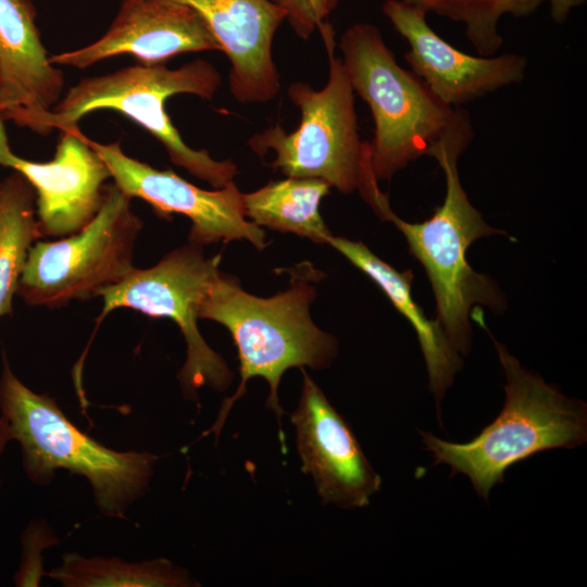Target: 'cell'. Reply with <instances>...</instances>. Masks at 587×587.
<instances>
[{
  "label": "cell",
  "instance_id": "6da1fadb",
  "mask_svg": "<svg viewBox=\"0 0 587 587\" xmlns=\"http://www.w3.org/2000/svg\"><path fill=\"white\" fill-rule=\"evenodd\" d=\"M473 138L471 117L458 109L447 132L430 148L428 157L437 160L446 178L444 202L433 215L420 223L400 218L380 191L370 160L363 168L358 190L374 212L403 234L410 252L422 263L436 300L437 321L453 348L461 355L471 349V314L478 305L501 311L504 300L495 283L479 274L467 262L466 252L477 239L503 230L488 225L470 202L462 187L458 159Z\"/></svg>",
  "mask_w": 587,
  "mask_h": 587
},
{
  "label": "cell",
  "instance_id": "7a4b0ae2",
  "mask_svg": "<svg viewBox=\"0 0 587 587\" xmlns=\"http://www.w3.org/2000/svg\"><path fill=\"white\" fill-rule=\"evenodd\" d=\"M312 267L292 276L289 287L270 298L245 291L237 277L218 272L200 302L198 317L225 326L236 345L240 361V384L236 392L224 400L215 424L207 432L216 436L233 404L246 391L247 382L263 377L270 386L266 405L279 424V438L286 451L280 426L284 414L278 402V386L290 367L328 366L337 354V341L321 330L312 321L310 305L316 291Z\"/></svg>",
  "mask_w": 587,
  "mask_h": 587
},
{
  "label": "cell",
  "instance_id": "3957f363",
  "mask_svg": "<svg viewBox=\"0 0 587 587\" xmlns=\"http://www.w3.org/2000/svg\"><path fill=\"white\" fill-rule=\"evenodd\" d=\"M0 412L21 448L24 472L36 485H49L59 470L82 475L100 512L120 519L149 489L158 455L115 451L80 432L53 398L33 391L14 374L4 350Z\"/></svg>",
  "mask_w": 587,
  "mask_h": 587
},
{
  "label": "cell",
  "instance_id": "277c9868",
  "mask_svg": "<svg viewBox=\"0 0 587 587\" xmlns=\"http://www.w3.org/2000/svg\"><path fill=\"white\" fill-rule=\"evenodd\" d=\"M490 336L505 375V400L500 414L464 444L419 430L435 464L449 465L451 475L467 476L485 500L515 463L549 449H573L587 440L585 402L565 396L539 375L526 371Z\"/></svg>",
  "mask_w": 587,
  "mask_h": 587
},
{
  "label": "cell",
  "instance_id": "5b68a950",
  "mask_svg": "<svg viewBox=\"0 0 587 587\" xmlns=\"http://www.w3.org/2000/svg\"><path fill=\"white\" fill-rule=\"evenodd\" d=\"M220 85L218 71L201 59L174 70L164 64L138 63L79 80L35 122L32 130L46 136L54 128L64 130L76 126L88 113L116 111L155 137L175 165L213 188H222L238 174L235 163L215 160L207 150L190 148L165 111L166 100L174 95L189 93L211 100Z\"/></svg>",
  "mask_w": 587,
  "mask_h": 587
},
{
  "label": "cell",
  "instance_id": "8992f818",
  "mask_svg": "<svg viewBox=\"0 0 587 587\" xmlns=\"http://www.w3.org/2000/svg\"><path fill=\"white\" fill-rule=\"evenodd\" d=\"M338 47L351 87L373 116L374 136L369 142L373 174L378 182L389 180L428 154L459 108L444 103L417 75L400 66L375 25H351Z\"/></svg>",
  "mask_w": 587,
  "mask_h": 587
},
{
  "label": "cell",
  "instance_id": "52a82bcc",
  "mask_svg": "<svg viewBox=\"0 0 587 587\" xmlns=\"http://www.w3.org/2000/svg\"><path fill=\"white\" fill-rule=\"evenodd\" d=\"M319 32L329 62L326 85L316 90L292 83L287 95L300 110L298 127L289 133L276 124L253 135L248 145L259 155L273 151L270 166L287 177L323 179L350 193L360 186L369 142L360 140L354 91L341 58L335 54L334 28L327 23Z\"/></svg>",
  "mask_w": 587,
  "mask_h": 587
},
{
  "label": "cell",
  "instance_id": "ba28073f",
  "mask_svg": "<svg viewBox=\"0 0 587 587\" xmlns=\"http://www.w3.org/2000/svg\"><path fill=\"white\" fill-rule=\"evenodd\" d=\"M132 198L114 183L105 186L95 217L80 230L29 248L16 295L29 307L57 309L73 300L99 297L134 268V251L143 223Z\"/></svg>",
  "mask_w": 587,
  "mask_h": 587
},
{
  "label": "cell",
  "instance_id": "9c48e42d",
  "mask_svg": "<svg viewBox=\"0 0 587 587\" xmlns=\"http://www.w3.org/2000/svg\"><path fill=\"white\" fill-rule=\"evenodd\" d=\"M220 262L221 254L207 258L203 247L188 242L150 267H135L120 283L99 294L103 307L97 325L120 308L176 323L187 346L186 361L178 373L186 397L203 386L224 390L233 377L224 359L210 348L197 325L200 302L221 271Z\"/></svg>",
  "mask_w": 587,
  "mask_h": 587
},
{
  "label": "cell",
  "instance_id": "30bf717a",
  "mask_svg": "<svg viewBox=\"0 0 587 587\" xmlns=\"http://www.w3.org/2000/svg\"><path fill=\"white\" fill-rule=\"evenodd\" d=\"M86 140L125 195L146 201L162 218H171L173 214L188 217L189 242L204 247L246 239L259 250L266 247L265 232L245 216L242 192L234 182L205 190L172 170H158L127 155L118 141L100 143L87 137Z\"/></svg>",
  "mask_w": 587,
  "mask_h": 587
},
{
  "label": "cell",
  "instance_id": "8fae6325",
  "mask_svg": "<svg viewBox=\"0 0 587 587\" xmlns=\"http://www.w3.org/2000/svg\"><path fill=\"white\" fill-rule=\"evenodd\" d=\"M54 157L36 162L15 154L0 116V165L21 173L36 195L42 237L61 238L80 230L98 213L110 171L77 126L61 130Z\"/></svg>",
  "mask_w": 587,
  "mask_h": 587
},
{
  "label": "cell",
  "instance_id": "7c38bea8",
  "mask_svg": "<svg viewBox=\"0 0 587 587\" xmlns=\"http://www.w3.org/2000/svg\"><path fill=\"white\" fill-rule=\"evenodd\" d=\"M382 10L409 45L404 59L411 71L439 100L452 108L521 84L525 78V55H471L441 38L421 9L403 0H385Z\"/></svg>",
  "mask_w": 587,
  "mask_h": 587
},
{
  "label": "cell",
  "instance_id": "4fadbf2b",
  "mask_svg": "<svg viewBox=\"0 0 587 587\" xmlns=\"http://www.w3.org/2000/svg\"><path fill=\"white\" fill-rule=\"evenodd\" d=\"M303 387L291 414L301 471L310 474L324 503L363 508L382 485L353 432L302 367Z\"/></svg>",
  "mask_w": 587,
  "mask_h": 587
},
{
  "label": "cell",
  "instance_id": "5bb4252c",
  "mask_svg": "<svg viewBox=\"0 0 587 587\" xmlns=\"http://www.w3.org/2000/svg\"><path fill=\"white\" fill-rule=\"evenodd\" d=\"M221 51L202 16L176 0H122L108 30L95 42L50 55L54 65L87 68L129 54L141 64H164L186 52Z\"/></svg>",
  "mask_w": 587,
  "mask_h": 587
},
{
  "label": "cell",
  "instance_id": "9a60e30c",
  "mask_svg": "<svg viewBox=\"0 0 587 587\" xmlns=\"http://www.w3.org/2000/svg\"><path fill=\"white\" fill-rule=\"evenodd\" d=\"M204 20L229 62V90L240 103H264L279 92L272 55L285 11L271 0H176Z\"/></svg>",
  "mask_w": 587,
  "mask_h": 587
},
{
  "label": "cell",
  "instance_id": "2e32d148",
  "mask_svg": "<svg viewBox=\"0 0 587 587\" xmlns=\"http://www.w3.org/2000/svg\"><path fill=\"white\" fill-rule=\"evenodd\" d=\"M63 72L50 62L32 0H0V115L20 127L60 100Z\"/></svg>",
  "mask_w": 587,
  "mask_h": 587
},
{
  "label": "cell",
  "instance_id": "e0dca14e",
  "mask_svg": "<svg viewBox=\"0 0 587 587\" xmlns=\"http://www.w3.org/2000/svg\"><path fill=\"white\" fill-rule=\"evenodd\" d=\"M327 243L375 282L395 308L410 322L417 335L426 364L429 388L439 411L447 389L452 385L455 374L462 366V360L439 322L429 320L413 300L411 271L398 272L360 241L332 235Z\"/></svg>",
  "mask_w": 587,
  "mask_h": 587
},
{
  "label": "cell",
  "instance_id": "ac0fdd59",
  "mask_svg": "<svg viewBox=\"0 0 587 587\" xmlns=\"http://www.w3.org/2000/svg\"><path fill=\"white\" fill-rule=\"evenodd\" d=\"M330 185L319 178L287 177L242 193L245 216L257 226L291 233L317 243L332 236L320 205Z\"/></svg>",
  "mask_w": 587,
  "mask_h": 587
},
{
  "label": "cell",
  "instance_id": "d6986e66",
  "mask_svg": "<svg viewBox=\"0 0 587 587\" xmlns=\"http://www.w3.org/2000/svg\"><path fill=\"white\" fill-rule=\"evenodd\" d=\"M41 238L35 190L12 170L0 189V317L13 314V298L28 250Z\"/></svg>",
  "mask_w": 587,
  "mask_h": 587
},
{
  "label": "cell",
  "instance_id": "ffe728a7",
  "mask_svg": "<svg viewBox=\"0 0 587 587\" xmlns=\"http://www.w3.org/2000/svg\"><path fill=\"white\" fill-rule=\"evenodd\" d=\"M47 576L64 587H184L193 586L186 570L158 558L127 562L120 558L91 557L78 553L63 555L62 564Z\"/></svg>",
  "mask_w": 587,
  "mask_h": 587
},
{
  "label": "cell",
  "instance_id": "44dd1931",
  "mask_svg": "<svg viewBox=\"0 0 587 587\" xmlns=\"http://www.w3.org/2000/svg\"><path fill=\"white\" fill-rule=\"evenodd\" d=\"M425 13H435L465 27L479 55H495L503 43L499 22L504 15L528 16L546 0H403Z\"/></svg>",
  "mask_w": 587,
  "mask_h": 587
},
{
  "label": "cell",
  "instance_id": "7402d4cb",
  "mask_svg": "<svg viewBox=\"0 0 587 587\" xmlns=\"http://www.w3.org/2000/svg\"><path fill=\"white\" fill-rule=\"evenodd\" d=\"M57 542L45 522H30L21 535L22 552L13 576L15 586H38L47 573L42 570V550Z\"/></svg>",
  "mask_w": 587,
  "mask_h": 587
},
{
  "label": "cell",
  "instance_id": "603a6c76",
  "mask_svg": "<svg viewBox=\"0 0 587 587\" xmlns=\"http://www.w3.org/2000/svg\"><path fill=\"white\" fill-rule=\"evenodd\" d=\"M286 13V20L296 35L308 40L329 21L338 0H271Z\"/></svg>",
  "mask_w": 587,
  "mask_h": 587
},
{
  "label": "cell",
  "instance_id": "cb8c5ba5",
  "mask_svg": "<svg viewBox=\"0 0 587 587\" xmlns=\"http://www.w3.org/2000/svg\"><path fill=\"white\" fill-rule=\"evenodd\" d=\"M550 3V13L554 23L562 24L566 22L570 13L575 8L584 5L586 0H548Z\"/></svg>",
  "mask_w": 587,
  "mask_h": 587
},
{
  "label": "cell",
  "instance_id": "d4e9b609",
  "mask_svg": "<svg viewBox=\"0 0 587 587\" xmlns=\"http://www.w3.org/2000/svg\"><path fill=\"white\" fill-rule=\"evenodd\" d=\"M10 441H12V439H11V434L9 429V424H8L7 419L1 415L0 416V460ZM0 487H1V477H0Z\"/></svg>",
  "mask_w": 587,
  "mask_h": 587
},
{
  "label": "cell",
  "instance_id": "484cf974",
  "mask_svg": "<svg viewBox=\"0 0 587 587\" xmlns=\"http://www.w3.org/2000/svg\"><path fill=\"white\" fill-rule=\"evenodd\" d=\"M0 189H1V180H0Z\"/></svg>",
  "mask_w": 587,
  "mask_h": 587
},
{
  "label": "cell",
  "instance_id": "4316f807",
  "mask_svg": "<svg viewBox=\"0 0 587 587\" xmlns=\"http://www.w3.org/2000/svg\"><path fill=\"white\" fill-rule=\"evenodd\" d=\"M1 116V115H0Z\"/></svg>",
  "mask_w": 587,
  "mask_h": 587
}]
</instances>
